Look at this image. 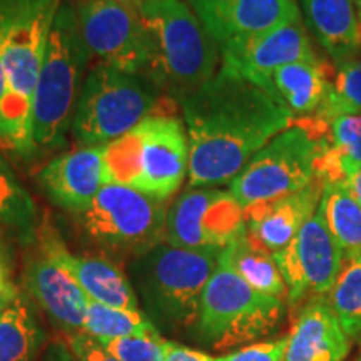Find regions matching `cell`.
I'll return each instance as SVG.
<instances>
[{
  "instance_id": "obj_19",
  "label": "cell",
  "mask_w": 361,
  "mask_h": 361,
  "mask_svg": "<svg viewBox=\"0 0 361 361\" xmlns=\"http://www.w3.org/2000/svg\"><path fill=\"white\" fill-rule=\"evenodd\" d=\"M25 290L59 326L82 331L89 298L56 261L44 255L29 258L24 271Z\"/></svg>"
},
{
  "instance_id": "obj_20",
  "label": "cell",
  "mask_w": 361,
  "mask_h": 361,
  "mask_svg": "<svg viewBox=\"0 0 361 361\" xmlns=\"http://www.w3.org/2000/svg\"><path fill=\"white\" fill-rule=\"evenodd\" d=\"M350 351V336L326 296H316L298 313L283 361H343Z\"/></svg>"
},
{
  "instance_id": "obj_24",
  "label": "cell",
  "mask_w": 361,
  "mask_h": 361,
  "mask_svg": "<svg viewBox=\"0 0 361 361\" xmlns=\"http://www.w3.org/2000/svg\"><path fill=\"white\" fill-rule=\"evenodd\" d=\"M319 211L345 259L361 258V206L348 184L324 186Z\"/></svg>"
},
{
  "instance_id": "obj_12",
  "label": "cell",
  "mask_w": 361,
  "mask_h": 361,
  "mask_svg": "<svg viewBox=\"0 0 361 361\" xmlns=\"http://www.w3.org/2000/svg\"><path fill=\"white\" fill-rule=\"evenodd\" d=\"M75 7L80 34L101 64L144 75L149 39L141 13L114 0H82Z\"/></svg>"
},
{
  "instance_id": "obj_38",
  "label": "cell",
  "mask_w": 361,
  "mask_h": 361,
  "mask_svg": "<svg viewBox=\"0 0 361 361\" xmlns=\"http://www.w3.org/2000/svg\"><path fill=\"white\" fill-rule=\"evenodd\" d=\"M114 2H119V4H123V6H126V7L134 8V11H137L139 13H141V8L144 7L142 0H114Z\"/></svg>"
},
{
  "instance_id": "obj_41",
  "label": "cell",
  "mask_w": 361,
  "mask_h": 361,
  "mask_svg": "<svg viewBox=\"0 0 361 361\" xmlns=\"http://www.w3.org/2000/svg\"><path fill=\"white\" fill-rule=\"evenodd\" d=\"M355 7H356V12H358V16L361 19V0H355Z\"/></svg>"
},
{
  "instance_id": "obj_8",
  "label": "cell",
  "mask_w": 361,
  "mask_h": 361,
  "mask_svg": "<svg viewBox=\"0 0 361 361\" xmlns=\"http://www.w3.org/2000/svg\"><path fill=\"white\" fill-rule=\"evenodd\" d=\"M283 314V300L256 291L219 255L218 266L202 293L194 331L214 350H226L273 333Z\"/></svg>"
},
{
  "instance_id": "obj_7",
  "label": "cell",
  "mask_w": 361,
  "mask_h": 361,
  "mask_svg": "<svg viewBox=\"0 0 361 361\" xmlns=\"http://www.w3.org/2000/svg\"><path fill=\"white\" fill-rule=\"evenodd\" d=\"M161 90L142 74L97 64L85 78L72 134L82 147L106 146L152 116Z\"/></svg>"
},
{
  "instance_id": "obj_31",
  "label": "cell",
  "mask_w": 361,
  "mask_h": 361,
  "mask_svg": "<svg viewBox=\"0 0 361 361\" xmlns=\"http://www.w3.org/2000/svg\"><path fill=\"white\" fill-rule=\"evenodd\" d=\"M97 341L104 350L121 361H164L166 358V340L161 335L123 336Z\"/></svg>"
},
{
  "instance_id": "obj_16",
  "label": "cell",
  "mask_w": 361,
  "mask_h": 361,
  "mask_svg": "<svg viewBox=\"0 0 361 361\" xmlns=\"http://www.w3.org/2000/svg\"><path fill=\"white\" fill-rule=\"evenodd\" d=\"M37 236L40 251L64 268L78 281L89 300L112 308L141 311L133 283L114 263L104 258L72 255L59 234L47 224L39 229Z\"/></svg>"
},
{
  "instance_id": "obj_32",
  "label": "cell",
  "mask_w": 361,
  "mask_h": 361,
  "mask_svg": "<svg viewBox=\"0 0 361 361\" xmlns=\"http://www.w3.org/2000/svg\"><path fill=\"white\" fill-rule=\"evenodd\" d=\"M286 345L288 336L255 343V345L243 346L233 353L219 356V361H283Z\"/></svg>"
},
{
  "instance_id": "obj_18",
  "label": "cell",
  "mask_w": 361,
  "mask_h": 361,
  "mask_svg": "<svg viewBox=\"0 0 361 361\" xmlns=\"http://www.w3.org/2000/svg\"><path fill=\"white\" fill-rule=\"evenodd\" d=\"M323 196V184L313 180L301 191L258 202L245 209L247 233L271 252L284 250L306 221L318 211Z\"/></svg>"
},
{
  "instance_id": "obj_33",
  "label": "cell",
  "mask_w": 361,
  "mask_h": 361,
  "mask_svg": "<svg viewBox=\"0 0 361 361\" xmlns=\"http://www.w3.org/2000/svg\"><path fill=\"white\" fill-rule=\"evenodd\" d=\"M62 341L66 343L67 348L72 351L78 361H121L112 356L109 351L104 350L101 343L84 331L66 333L62 336Z\"/></svg>"
},
{
  "instance_id": "obj_14",
  "label": "cell",
  "mask_w": 361,
  "mask_h": 361,
  "mask_svg": "<svg viewBox=\"0 0 361 361\" xmlns=\"http://www.w3.org/2000/svg\"><path fill=\"white\" fill-rule=\"evenodd\" d=\"M223 67L268 90L271 75L298 61L318 57L303 24V17L251 37L221 45Z\"/></svg>"
},
{
  "instance_id": "obj_5",
  "label": "cell",
  "mask_w": 361,
  "mask_h": 361,
  "mask_svg": "<svg viewBox=\"0 0 361 361\" xmlns=\"http://www.w3.org/2000/svg\"><path fill=\"white\" fill-rule=\"evenodd\" d=\"M106 184H121L168 201L189 174V141L183 123L151 116L104 146Z\"/></svg>"
},
{
  "instance_id": "obj_11",
  "label": "cell",
  "mask_w": 361,
  "mask_h": 361,
  "mask_svg": "<svg viewBox=\"0 0 361 361\" xmlns=\"http://www.w3.org/2000/svg\"><path fill=\"white\" fill-rule=\"evenodd\" d=\"M246 229L245 207L231 192L196 188L168 207L164 243L184 250L223 251Z\"/></svg>"
},
{
  "instance_id": "obj_25",
  "label": "cell",
  "mask_w": 361,
  "mask_h": 361,
  "mask_svg": "<svg viewBox=\"0 0 361 361\" xmlns=\"http://www.w3.org/2000/svg\"><path fill=\"white\" fill-rule=\"evenodd\" d=\"M0 224L24 245L39 234L37 206L0 151Z\"/></svg>"
},
{
  "instance_id": "obj_6",
  "label": "cell",
  "mask_w": 361,
  "mask_h": 361,
  "mask_svg": "<svg viewBox=\"0 0 361 361\" xmlns=\"http://www.w3.org/2000/svg\"><path fill=\"white\" fill-rule=\"evenodd\" d=\"M92 52L80 34L75 4H61L49 35L32 106L34 147L57 149L72 129L82 78Z\"/></svg>"
},
{
  "instance_id": "obj_39",
  "label": "cell",
  "mask_w": 361,
  "mask_h": 361,
  "mask_svg": "<svg viewBox=\"0 0 361 361\" xmlns=\"http://www.w3.org/2000/svg\"><path fill=\"white\" fill-rule=\"evenodd\" d=\"M7 90V80H6V72H4V66L2 61H0V102H2L4 96H6Z\"/></svg>"
},
{
  "instance_id": "obj_30",
  "label": "cell",
  "mask_w": 361,
  "mask_h": 361,
  "mask_svg": "<svg viewBox=\"0 0 361 361\" xmlns=\"http://www.w3.org/2000/svg\"><path fill=\"white\" fill-rule=\"evenodd\" d=\"M329 142L340 156L346 178L361 168V114H343L329 123Z\"/></svg>"
},
{
  "instance_id": "obj_36",
  "label": "cell",
  "mask_w": 361,
  "mask_h": 361,
  "mask_svg": "<svg viewBox=\"0 0 361 361\" xmlns=\"http://www.w3.org/2000/svg\"><path fill=\"white\" fill-rule=\"evenodd\" d=\"M44 361H78L72 351L67 348L64 341H56L49 346L47 353L44 356Z\"/></svg>"
},
{
  "instance_id": "obj_10",
  "label": "cell",
  "mask_w": 361,
  "mask_h": 361,
  "mask_svg": "<svg viewBox=\"0 0 361 361\" xmlns=\"http://www.w3.org/2000/svg\"><path fill=\"white\" fill-rule=\"evenodd\" d=\"M319 146L322 139L310 130L290 126L256 152L229 184V192L246 209L301 191L316 179Z\"/></svg>"
},
{
  "instance_id": "obj_29",
  "label": "cell",
  "mask_w": 361,
  "mask_h": 361,
  "mask_svg": "<svg viewBox=\"0 0 361 361\" xmlns=\"http://www.w3.org/2000/svg\"><path fill=\"white\" fill-rule=\"evenodd\" d=\"M343 114H361V61L356 59L340 66L331 90L313 117L329 126Z\"/></svg>"
},
{
  "instance_id": "obj_22",
  "label": "cell",
  "mask_w": 361,
  "mask_h": 361,
  "mask_svg": "<svg viewBox=\"0 0 361 361\" xmlns=\"http://www.w3.org/2000/svg\"><path fill=\"white\" fill-rule=\"evenodd\" d=\"M335 69L323 59L298 61L271 75L268 90L290 109L293 117L313 116L333 87Z\"/></svg>"
},
{
  "instance_id": "obj_43",
  "label": "cell",
  "mask_w": 361,
  "mask_h": 361,
  "mask_svg": "<svg viewBox=\"0 0 361 361\" xmlns=\"http://www.w3.org/2000/svg\"><path fill=\"white\" fill-rule=\"evenodd\" d=\"M360 361H361V360H360Z\"/></svg>"
},
{
  "instance_id": "obj_2",
  "label": "cell",
  "mask_w": 361,
  "mask_h": 361,
  "mask_svg": "<svg viewBox=\"0 0 361 361\" xmlns=\"http://www.w3.org/2000/svg\"><path fill=\"white\" fill-rule=\"evenodd\" d=\"M61 0H0V61L7 90L0 135L22 156L32 154L34 94Z\"/></svg>"
},
{
  "instance_id": "obj_3",
  "label": "cell",
  "mask_w": 361,
  "mask_h": 361,
  "mask_svg": "<svg viewBox=\"0 0 361 361\" xmlns=\"http://www.w3.org/2000/svg\"><path fill=\"white\" fill-rule=\"evenodd\" d=\"M149 61L144 75L183 102L216 74L218 42L183 0H156L142 7Z\"/></svg>"
},
{
  "instance_id": "obj_9",
  "label": "cell",
  "mask_w": 361,
  "mask_h": 361,
  "mask_svg": "<svg viewBox=\"0 0 361 361\" xmlns=\"http://www.w3.org/2000/svg\"><path fill=\"white\" fill-rule=\"evenodd\" d=\"M168 207L133 188L106 184L78 219L90 241L134 259L164 243Z\"/></svg>"
},
{
  "instance_id": "obj_34",
  "label": "cell",
  "mask_w": 361,
  "mask_h": 361,
  "mask_svg": "<svg viewBox=\"0 0 361 361\" xmlns=\"http://www.w3.org/2000/svg\"><path fill=\"white\" fill-rule=\"evenodd\" d=\"M164 361H219L216 356H211L204 351H197L179 343L166 340V358Z\"/></svg>"
},
{
  "instance_id": "obj_4",
  "label": "cell",
  "mask_w": 361,
  "mask_h": 361,
  "mask_svg": "<svg viewBox=\"0 0 361 361\" xmlns=\"http://www.w3.org/2000/svg\"><path fill=\"white\" fill-rule=\"evenodd\" d=\"M219 255L162 243L133 259L129 274L134 291L141 296L144 314L159 331L183 335L196 329L202 293Z\"/></svg>"
},
{
  "instance_id": "obj_15",
  "label": "cell",
  "mask_w": 361,
  "mask_h": 361,
  "mask_svg": "<svg viewBox=\"0 0 361 361\" xmlns=\"http://www.w3.org/2000/svg\"><path fill=\"white\" fill-rule=\"evenodd\" d=\"M218 45L251 37L300 19L298 0H188Z\"/></svg>"
},
{
  "instance_id": "obj_13",
  "label": "cell",
  "mask_w": 361,
  "mask_h": 361,
  "mask_svg": "<svg viewBox=\"0 0 361 361\" xmlns=\"http://www.w3.org/2000/svg\"><path fill=\"white\" fill-rule=\"evenodd\" d=\"M273 256L286 283L291 305H298L308 295H329L345 261L319 207L290 245Z\"/></svg>"
},
{
  "instance_id": "obj_26",
  "label": "cell",
  "mask_w": 361,
  "mask_h": 361,
  "mask_svg": "<svg viewBox=\"0 0 361 361\" xmlns=\"http://www.w3.org/2000/svg\"><path fill=\"white\" fill-rule=\"evenodd\" d=\"M42 341V329L20 296L0 313V361H32Z\"/></svg>"
},
{
  "instance_id": "obj_17",
  "label": "cell",
  "mask_w": 361,
  "mask_h": 361,
  "mask_svg": "<svg viewBox=\"0 0 361 361\" xmlns=\"http://www.w3.org/2000/svg\"><path fill=\"white\" fill-rule=\"evenodd\" d=\"M39 184L56 206L82 213L106 186L104 146L80 147L56 157L39 173Z\"/></svg>"
},
{
  "instance_id": "obj_35",
  "label": "cell",
  "mask_w": 361,
  "mask_h": 361,
  "mask_svg": "<svg viewBox=\"0 0 361 361\" xmlns=\"http://www.w3.org/2000/svg\"><path fill=\"white\" fill-rule=\"evenodd\" d=\"M19 296L20 295L19 291H17L16 284L8 279L6 264L0 261V313L6 311Z\"/></svg>"
},
{
  "instance_id": "obj_40",
  "label": "cell",
  "mask_w": 361,
  "mask_h": 361,
  "mask_svg": "<svg viewBox=\"0 0 361 361\" xmlns=\"http://www.w3.org/2000/svg\"><path fill=\"white\" fill-rule=\"evenodd\" d=\"M0 151H13V149L11 147V144H8L6 139L2 137V135H0Z\"/></svg>"
},
{
  "instance_id": "obj_27",
  "label": "cell",
  "mask_w": 361,
  "mask_h": 361,
  "mask_svg": "<svg viewBox=\"0 0 361 361\" xmlns=\"http://www.w3.org/2000/svg\"><path fill=\"white\" fill-rule=\"evenodd\" d=\"M84 333L96 340H112L123 336H156L159 329L141 311L112 308L89 300Z\"/></svg>"
},
{
  "instance_id": "obj_37",
  "label": "cell",
  "mask_w": 361,
  "mask_h": 361,
  "mask_svg": "<svg viewBox=\"0 0 361 361\" xmlns=\"http://www.w3.org/2000/svg\"><path fill=\"white\" fill-rule=\"evenodd\" d=\"M348 188L351 194L355 196V200L360 202L361 206V168L356 171V173L351 176V179L348 180Z\"/></svg>"
},
{
  "instance_id": "obj_1",
  "label": "cell",
  "mask_w": 361,
  "mask_h": 361,
  "mask_svg": "<svg viewBox=\"0 0 361 361\" xmlns=\"http://www.w3.org/2000/svg\"><path fill=\"white\" fill-rule=\"evenodd\" d=\"M180 104L191 189L229 186L256 152L295 121L269 90L228 67Z\"/></svg>"
},
{
  "instance_id": "obj_28",
  "label": "cell",
  "mask_w": 361,
  "mask_h": 361,
  "mask_svg": "<svg viewBox=\"0 0 361 361\" xmlns=\"http://www.w3.org/2000/svg\"><path fill=\"white\" fill-rule=\"evenodd\" d=\"M329 303L350 340L361 335V258L345 259L331 291Z\"/></svg>"
},
{
  "instance_id": "obj_21",
  "label": "cell",
  "mask_w": 361,
  "mask_h": 361,
  "mask_svg": "<svg viewBox=\"0 0 361 361\" xmlns=\"http://www.w3.org/2000/svg\"><path fill=\"white\" fill-rule=\"evenodd\" d=\"M319 44L336 62L361 52V19L355 0H298Z\"/></svg>"
},
{
  "instance_id": "obj_42",
  "label": "cell",
  "mask_w": 361,
  "mask_h": 361,
  "mask_svg": "<svg viewBox=\"0 0 361 361\" xmlns=\"http://www.w3.org/2000/svg\"><path fill=\"white\" fill-rule=\"evenodd\" d=\"M142 2H144V6H146L147 2H156V0H142ZM141 11H142V8H141Z\"/></svg>"
},
{
  "instance_id": "obj_23",
  "label": "cell",
  "mask_w": 361,
  "mask_h": 361,
  "mask_svg": "<svg viewBox=\"0 0 361 361\" xmlns=\"http://www.w3.org/2000/svg\"><path fill=\"white\" fill-rule=\"evenodd\" d=\"M221 256L256 291L279 300L288 298L286 283L274 261L273 252L256 241L247 229L234 239L231 245L226 246L221 251Z\"/></svg>"
}]
</instances>
